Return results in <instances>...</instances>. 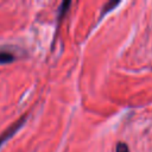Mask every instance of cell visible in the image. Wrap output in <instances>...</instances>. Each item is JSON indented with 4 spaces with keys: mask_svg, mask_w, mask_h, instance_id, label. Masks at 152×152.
<instances>
[{
    "mask_svg": "<svg viewBox=\"0 0 152 152\" xmlns=\"http://www.w3.org/2000/svg\"><path fill=\"white\" fill-rule=\"evenodd\" d=\"M14 53L6 49H0V64H7L14 61Z\"/></svg>",
    "mask_w": 152,
    "mask_h": 152,
    "instance_id": "obj_2",
    "label": "cell"
},
{
    "mask_svg": "<svg viewBox=\"0 0 152 152\" xmlns=\"http://www.w3.org/2000/svg\"><path fill=\"white\" fill-rule=\"evenodd\" d=\"M115 152H129V150H128V146H127L125 142L120 141V142H118V144H116Z\"/></svg>",
    "mask_w": 152,
    "mask_h": 152,
    "instance_id": "obj_3",
    "label": "cell"
},
{
    "mask_svg": "<svg viewBox=\"0 0 152 152\" xmlns=\"http://www.w3.org/2000/svg\"><path fill=\"white\" fill-rule=\"evenodd\" d=\"M26 119H27V115H25V116H21L19 120H17L15 122H13L6 131H4L2 132V134L0 135V146L6 141V140H8L11 137H13L14 134H15V132L25 124V121H26Z\"/></svg>",
    "mask_w": 152,
    "mask_h": 152,
    "instance_id": "obj_1",
    "label": "cell"
}]
</instances>
